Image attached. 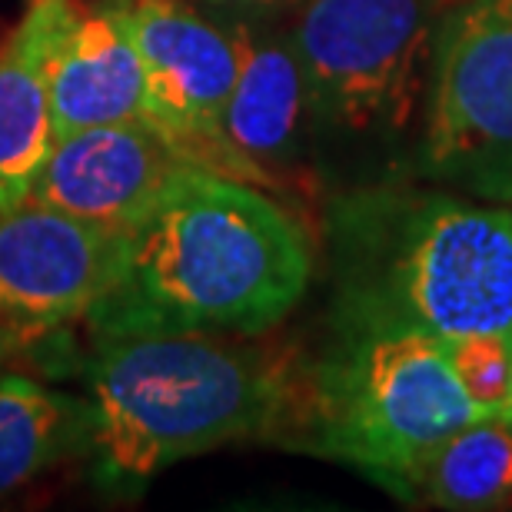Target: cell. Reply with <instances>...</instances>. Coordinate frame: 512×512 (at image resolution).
I'll return each mask as SVG.
<instances>
[{
  "mask_svg": "<svg viewBox=\"0 0 512 512\" xmlns=\"http://www.w3.org/2000/svg\"><path fill=\"white\" fill-rule=\"evenodd\" d=\"M333 323L436 340L512 333V210L376 183L333 200Z\"/></svg>",
  "mask_w": 512,
  "mask_h": 512,
  "instance_id": "obj_3",
  "label": "cell"
},
{
  "mask_svg": "<svg viewBox=\"0 0 512 512\" xmlns=\"http://www.w3.org/2000/svg\"><path fill=\"white\" fill-rule=\"evenodd\" d=\"M57 137L100 124H150V94L124 0L80 4L47 67Z\"/></svg>",
  "mask_w": 512,
  "mask_h": 512,
  "instance_id": "obj_11",
  "label": "cell"
},
{
  "mask_svg": "<svg viewBox=\"0 0 512 512\" xmlns=\"http://www.w3.org/2000/svg\"><path fill=\"white\" fill-rule=\"evenodd\" d=\"M27 346L30 343L14 330V326H7L4 320H0V373H4V366L14 360L20 350H27Z\"/></svg>",
  "mask_w": 512,
  "mask_h": 512,
  "instance_id": "obj_17",
  "label": "cell"
},
{
  "mask_svg": "<svg viewBox=\"0 0 512 512\" xmlns=\"http://www.w3.org/2000/svg\"><path fill=\"white\" fill-rule=\"evenodd\" d=\"M499 419H512V386H509V396H506V403L499 406V413H496Z\"/></svg>",
  "mask_w": 512,
  "mask_h": 512,
  "instance_id": "obj_18",
  "label": "cell"
},
{
  "mask_svg": "<svg viewBox=\"0 0 512 512\" xmlns=\"http://www.w3.org/2000/svg\"><path fill=\"white\" fill-rule=\"evenodd\" d=\"M223 24L230 20H293L306 0H193Z\"/></svg>",
  "mask_w": 512,
  "mask_h": 512,
  "instance_id": "obj_16",
  "label": "cell"
},
{
  "mask_svg": "<svg viewBox=\"0 0 512 512\" xmlns=\"http://www.w3.org/2000/svg\"><path fill=\"white\" fill-rule=\"evenodd\" d=\"M120 266L124 233L37 200L0 207V320L30 346L87 320Z\"/></svg>",
  "mask_w": 512,
  "mask_h": 512,
  "instance_id": "obj_8",
  "label": "cell"
},
{
  "mask_svg": "<svg viewBox=\"0 0 512 512\" xmlns=\"http://www.w3.org/2000/svg\"><path fill=\"white\" fill-rule=\"evenodd\" d=\"M77 0H30L0 40V207L24 203L57 140L47 67L74 24Z\"/></svg>",
  "mask_w": 512,
  "mask_h": 512,
  "instance_id": "obj_12",
  "label": "cell"
},
{
  "mask_svg": "<svg viewBox=\"0 0 512 512\" xmlns=\"http://www.w3.org/2000/svg\"><path fill=\"white\" fill-rule=\"evenodd\" d=\"M180 167H187V160L150 124L130 120L70 130L54 140L27 200L127 233Z\"/></svg>",
  "mask_w": 512,
  "mask_h": 512,
  "instance_id": "obj_9",
  "label": "cell"
},
{
  "mask_svg": "<svg viewBox=\"0 0 512 512\" xmlns=\"http://www.w3.org/2000/svg\"><path fill=\"white\" fill-rule=\"evenodd\" d=\"M90 479L104 496H137L180 459L237 439H286L303 366L243 333L94 336Z\"/></svg>",
  "mask_w": 512,
  "mask_h": 512,
  "instance_id": "obj_2",
  "label": "cell"
},
{
  "mask_svg": "<svg viewBox=\"0 0 512 512\" xmlns=\"http://www.w3.org/2000/svg\"><path fill=\"white\" fill-rule=\"evenodd\" d=\"M419 493L453 512L512 506V419L483 416L459 429L433 456Z\"/></svg>",
  "mask_w": 512,
  "mask_h": 512,
  "instance_id": "obj_14",
  "label": "cell"
},
{
  "mask_svg": "<svg viewBox=\"0 0 512 512\" xmlns=\"http://www.w3.org/2000/svg\"><path fill=\"white\" fill-rule=\"evenodd\" d=\"M90 396L60 393L34 376L0 373V499L90 453Z\"/></svg>",
  "mask_w": 512,
  "mask_h": 512,
  "instance_id": "obj_13",
  "label": "cell"
},
{
  "mask_svg": "<svg viewBox=\"0 0 512 512\" xmlns=\"http://www.w3.org/2000/svg\"><path fill=\"white\" fill-rule=\"evenodd\" d=\"M426 90L419 173L512 203V0H466L439 20Z\"/></svg>",
  "mask_w": 512,
  "mask_h": 512,
  "instance_id": "obj_6",
  "label": "cell"
},
{
  "mask_svg": "<svg viewBox=\"0 0 512 512\" xmlns=\"http://www.w3.org/2000/svg\"><path fill=\"white\" fill-rule=\"evenodd\" d=\"M313 240L263 187L180 167L137 227L124 266L87 316L94 336H266L310 290Z\"/></svg>",
  "mask_w": 512,
  "mask_h": 512,
  "instance_id": "obj_1",
  "label": "cell"
},
{
  "mask_svg": "<svg viewBox=\"0 0 512 512\" xmlns=\"http://www.w3.org/2000/svg\"><path fill=\"white\" fill-rule=\"evenodd\" d=\"M439 0H306L290 20L316 137L403 140L429 84Z\"/></svg>",
  "mask_w": 512,
  "mask_h": 512,
  "instance_id": "obj_5",
  "label": "cell"
},
{
  "mask_svg": "<svg viewBox=\"0 0 512 512\" xmlns=\"http://www.w3.org/2000/svg\"><path fill=\"white\" fill-rule=\"evenodd\" d=\"M150 94V127L187 163L273 187L223 137V107L237 80V44L230 27L193 0H124Z\"/></svg>",
  "mask_w": 512,
  "mask_h": 512,
  "instance_id": "obj_7",
  "label": "cell"
},
{
  "mask_svg": "<svg viewBox=\"0 0 512 512\" xmlns=\"http://www.w3.org/2000/svg\"><path fill=\"white\" fill-rule=\"evenodd\" d=\"M459 383L486 416H496L512 386V333H476L446 343Z\"/></svg>",
  "mask_w": 512,
  "mask_h": 512,
  "instance_id": "obj_15",
  "label": "cell"
},
{
  "mask_svg": "<svg viewBox=\"0 0 512 512\" xmlns=\"http://www.w3.org/2000/svg\"><path fill=\"white\" fill-rule=\"evenodd\" d=\"M237 80L223 107V137L283 187L310 157L313 117L290 20H230Z\"/></svg>",
  "mask_w": 512,
  "mask_h": 512,
  "instance_id": "obj_10",
  "label": "cell"
},
{
  "mask_svg": "<svg viewBox=\"0 0 512 512\" xmlns=\"http://www.w3.org/2000/svg\"><path fill=\"white\" fill-rule=\"evenodd\" d=\"M483 416L443 340L336 326L330 353L303 366L290 443L350 463L396 496H416L433 456Z\"/></svg>",
  "mask_w": 512,
  "mask_h": 512,
  "instance_id": "obj_4",
  "label": "cell"
}]
</instances>
